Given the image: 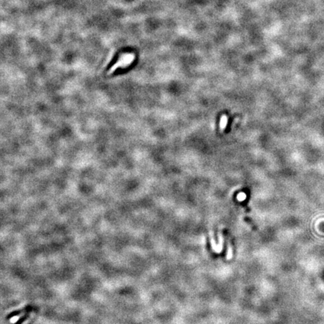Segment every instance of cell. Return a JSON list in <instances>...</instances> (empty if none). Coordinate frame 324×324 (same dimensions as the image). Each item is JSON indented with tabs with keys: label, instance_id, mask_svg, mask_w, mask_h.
Wrapping results in <instances>:
<instances>
[{
	"label": "cell",
	"instance_id": "cell-1",
	"mask_svg": "<svg viewBox=\"0 0 324 324\" xmlns=\"http://www.w3.org/2000/svg\"><path fill=\"white\" fill-rule=\"evenodd\" d=\"M232 255H233V254H232V248L231 246H230V244H228V259H231L232 257Z\"/></svg>",
	"mask_w": 324,
	"mask_h": 324
}]
</instances>
